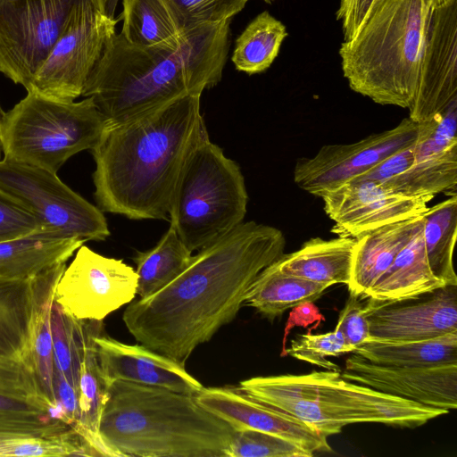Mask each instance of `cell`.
<instances>
[{
	"mask_svg": "<svg viewBox=\"0 0 457 457\" xmlns=\"http://www.w3.org/2000/svg\"><path fill=\"white\" fill-rule=\"evenodd\" d=\"M283 232L243 221L193 255L156 293L132 301L122 320L137 342L185 366L194 350L231 322L259 273L285 253Z\"/></svg>",
	"mask_w": 457,
	"mask_h": 457,
	"instance_id": "cell-1",
	"label": "cell"
},
{
	"mask_svg": "<svg viewBox=\"0 0 457 457\" xmlns=\"http://www.w3.org/2000/svg\"><path fill=\"white\" fill-rule=\"evenodd\" d=\"M200 99L189 95L125 120H106L91 149L100 210L131 220H169L182 170L209 137Z\"/></svg>",
	"mask_w": 457,
	"mask_h": 457,
	"instance_id": "cell-2",
	"label": "cell"
},
{
	"mask_svg": "<svg viewBox=\"0 0 457 457\" xmlns=\"http://www.w3.org/2000/svg\"><path fill=\"white\" fill-rule=\"evenodd\" d=\"M230 22L190 27L170 45L139 46L120 33L107 40L82 96L92 97L106 120H120L221 80L230 47Z\"/></svg>",
	"mask_w": 457,
	"mask_h": 457,
	"instance_id": "cell-3",
	"label": "cell"
},
{
	"mask_svg": "<svg viewBox=\"0 0 457 457\" xmlns=\"http://www.w3.org/2000/svg\"><path fill=\"white\" fill-rule=\"evenodd\" d=\"M235 431L195 395L123 380L106 387L99 423L115 457H227Z\"/></svg>",
	"mask_w": 457,
	"mask_h": 457,
	"instance_id": "cell-4",
	"label": "cell"
},
{
	"mask_svg": "<svg viewBox=\"0 0 457 457\" xmlns=\"http://www.w3.org/2000/svg\"><path fill=\"white\" fill-rule=\"evenodd\" d=\"M430 5L425 0H376L338 54L350 88L382 105L414 102Z\"/></svg>",
	"mask_w": 457,
	"mask_h": 457,
	"instance_id": "cell-5",
	"label": "cell"
},
{
	"mask_svg": "<svg viewBox=\"0 0 457 457\" xmlns=\"http://www.w3.org/2000/svg\"><path fill=\"white\" fill-rule=\"evenodd\" d=\"M340 371L253 377L241 381L238 387L327 437L355 423L415 428L449 413L349 381Z\"/></svg>",
	"mask_w": 457,
	"mask_h": 457,
	"instance_id": "cell-6",
	"label": "cell"
},
{
	"mask_svg": "<svg viewBox=\"0 0 457 457\" xmlns=\"http://www.w3.org/2000/svg\"><path fill=\"white\" fill-rule=\"evenodd\" d=\"M247 204L239 165L207 137L182 170L170 203V225L190 251H198L241 224Z\"/></svg>",
	"mask_w": 457,
	"mask_h": 457,
	"instance_id": "cell-7",
	"label": "cell"
},
{
	"mask_svg": "<svg viewBox=\"0 0 457 457\" xmlns=\"http://www.w3.org/2000/svg\"><path fill=\"white\" fill-rule=\"evenodd\" d=\"M105 123L92 97L61 101L27 92L3 115V158L57 173L69 158L94 147Z\"/></svg>",
	"mask_w": 457,
	"mask_h": 457,
	"instance_id": "cell-8",
	"label": "cell"
},
{
	"mask_svg": "<svg viewBox=\"0 0 457 457\" xmlns=\"http://www.w3.org/2000/svg\"><path fill=\"white\" fill-rule=\"evenodd\" d=\"M361 179L408 196L457 195V99L419 123L415 143L353 180Z\"/></svg>",
	"mask_w": 457,
	"mask_h": 457,
	"instance_id": "cell-9",
	"label": "cell"
},
{
	"mask_svg": "<svg viewBox=\"0 0 457 457\" xmlns=\"http://www.w3.org/2000/svg\"><path fill=\"white\" fill-rule=\"evenodd\" d=\"M0 189L31 212L46 230L84 241H104L111 234L103 211L69 187L57 173L3 158Z\"/></svg>",
	"mask_w": 457,
	"mask_h": 457,
	"instance_id": "cell-10",
	"label": "cell"
},
{
	"mask_svg": "<svg viewBox=\"0 0 457 457\" xmlns=\"http://www.w3.org/2000/svg\"><path fill=\"white\" fill-rule=\"evenodd\" d=\"M118 19L99 11L91 0H76L48 56L27 92L75 101L100 59Z\"/></svg>",
	"mask_w": 457,
	"mask_h": 457,
	"instance_id": "cell-11",
	"label": "cell"
},
{
	"mask_svg": "<svg viewBox=\"0 0 457 457\" xmlns=\"http://www.w3.org/2000/svg\"><path fill=\"white\" fill-rule=\"evenodd\" d=\"M76 0H0V72L27 90Z\"/></svg>",
	"mask_w": 457,
	"mask_h": 457,
	"instance_id": "cell-12",
	"label": "cell"
},
{
	"mask_svg": "<svg viewBox=\"0 0 457 457\" xmlns=\"http://www.w3.org/2000/svg\"><path fill=\"white\" fill-rule=\"evenodd\" d=\"M137 287V274L131 266L82 245L56 284L54 303L77 320L103 321L131 303Z\"/></svg>",
	"mask_w": 457,
	"mask_h": 457,
	"instance_id": "cell-13",
	"label": "cell"
},
{
	"mask_svg": "<svg viewBox=\"0 0 457 457\" xmlns=\"http://www.w3.org/2000/svg\"><path fill=\"white\" fill-rule=\"evenodd\" d=\"M418 135L419 123L408 117L390 129L357 142L323 145L314 156L297 160L293 171L294 181L301 189L320 197L412 145Z\"/></svg>",
	"mask_w": 457,
	"mask_h": 457,
	"instance_id": "cell-14",
	"label": "cell"
},
{
	"mask_svg": "<svg viewBox=\"0 0 457 457\" xmlns=\"http://www.w3.org/2000/svg\"><path fill=\"white\" fill-rule=\"evenodd\" d=\"M457 99V0L431 6L409 118L427 120Z\"/></svg>",
	"mask_w": 457,
	"mask_h": 457,
	"instance_id": "cell-15",
	"label": "cell"
},
{
	"mask_svg": "<svg viewBox=\"0 0 457 457\" xmlns=\"http://www.w3.org/2000/svg\"><path fill=\"white\" fill-rule=\"evenodd\" d=\"M368 299L370 340L420 341L457 333V285L400 301Z\"/></svg>",
	"mask_w": 457,
	"mask_h": 457,
	"instance_id": "cell-16",
	"label": "cell"
},
{
	"mask_svg": "<svg viewBox=\"0 0 457 457\" xmlns=\"http://www.w3.org/2000/svg\"><path fill=\"white\" fill-rule=\"evenodd\" d=\"M339 236L357 237L423 214L434 196H408L370 179L351 180L320 195Z\"/></svg>",
	"mask_w": 457,
	"mask_h": 457,
	"instance_id": "cell-17",
	"label": "cell"
},
{
	"mask_svg": "<svg viewBox=\"0 0 457 457\" xmlns=\"http://www.w3.org/2000/svg\"><path fill=\"white\" fill-rule=\"evenodd\" d=\"M341 376L352 382L447 411L457 407V363L401 367L371 362L353 353Z\"/></svg>",
	"mask_w": 457,
	"mask_h": 457,
	"instance_id": "cell-18",
	"label": "cell"
},
{
	"mask_svg": "<svg viewBox=\"0 0 457 457\" xmlns=\"http://www.w3.org/2000/svg\"><path fill=\"white\" fill-rule=\"evenodd\" d=\"M195 398L235 430L252 429L276 435L313 454L332 451L327 436L289 413L255 399L238 386H204Z\"/></svg>",
	"mask_w": 457,
	"mask_h": 457,
	"instance_id": "cell-19",
	"label": "cell"
},
{
	"mask_svg": "<svg viewBox=\"0 0 457 457\" xmlns=\"http://www.w3.org/2000/svg\"><path fill=\"white\" fill-rule=\"evenodd\" d=\"M100 371L105 386L116 380L196 395L204 386L175 361L146 346L121 343L104 333L95 337Z\"/></svg>",
	"mask_w": 457,
	"mask_h": 457,
	"instance_id": "cell-20",
	"label": "cell"
},
{
	"mask_svg": "<svg viewBox=\"0 0 457 457\" xmlns=\"http://www.w3.org/2000/svg\"><path fill=\"white\" fill-rule=\"evenodd\" d=\"M86 241L39 229L0 242V279H30L66 262Z\"/></svg>",
	"mask_w": 457,
	"mask_h": 457,
	"instance_id": "cell-21",
	"label": "cell"
},
{
	"mask_svg": "<svg viewBox=\"0 0 457 457\" xmlns=\"http://www.w3.org/2000/svg\"><path fill=\"white\" fill-rule=\"evenodd\" d=\"M421 215L377 228L355 237L347 284L350 293L366 296L408 242Z\"/></svg>",
	"mask_w": 457,
	"mask_h": 457,
	"instance_id": "cell-22",
	"label": "cell"
},
{
	"mask_svg": "<svg viewBox=\"0 0 457 457\" xmlns=\"http://www.w3.org/2000/svg\"><path fill=\"white\" fill-rule=\"evenodd\" d=\"M424 217L421 215L408 242L365 298L377 301H400L418 296L445 284L432 273L423 239Z\"/></svg>",
	"mask_w": 457,
	"mask_h": 457,
	"instance_id": "cell-23",
	"label": "cell"
},
{
	"mask_svg": "<svg viewBox=\"0 0 457 457\" xmlns=\"http://www.w3.org/2000/svg\"><path fill=\"white\" fill-rule=\"evenodd\" d=\"M355 237H313L296 251L284 253L275 262L282 272L312 282L347 285Z\"/></svg>",
	"mask_w": 457,
	"mask_h": 457,
	"instance_id": "cell-24",
	"label": "cell"
},
{
	"mask_svg": "<svg viewBox=\"0 0 457 457\" xmlns=\"http://www.w3.org/2000/svg\"><path fill=\"white\" fill-rule=\"evenodd\" d=\"M33 312L34 278L0 279V358L31 367Z\"/></svg>",
	"mask_w": 457,
	"mask_h": 457,
	"instance_id": "cell-25",
	"label": "cell"
},
{
	"mask_svg": "<svg viewBox=\"0 0 457 457\" xmlns=\"http://www.w3.org/2000/svg\"><path fill=\"white\" fill-rule=\"evenodd\" d=\"M65 267L66 262L60 263L34 278L30 362L39 389L52 405L54 411V359L51 313L55 287Z\"/></svg>",
	"mask_w": 457,
	"mask_h": 457,
	"instance_id": "cell-26",
	"label": "cell"
},
{
	"mask_svg": "<svg viewBox=\"0 0 457 457\" xmlns=\"http://www.w3.org/2000/svg\"><path fill=\"white\" fill-rule=\"evenodd\" d=\"M120 34L139 46L170 45L190 28L171 0H121Z\"/></svg>",
	"mask_w": 457,
	"mask_h": 457,
	"instance_id": "cell-27",
	"label": "cell"
},
{
	"mask_svg": "<svg viewBox=\"0 0 457 457\" xmlns=\"http://www.w3.org/2000/svg\"><path fill=\"white\" fill-rule=\"evenodd\" d=\"M103 326V321L84 320V350L78 388L79 419L73 428L92 445L98 456H113L99 436L106 386L100 371L95 337Z\"/></svg>",
	"mask_w": 457,
	"mask_h": 457,
	"instance_id": "cell-28",
	"label": "cell"
},
{
	"mask_svg": "<svg viewBox=\"0 0 457 457\" xmlns=\"http://www.w3.org/2000/svg\"><path fill=\"white\" fill-rule=\"evenodd\" d=\"M275 262L259 273L244 302L270 320L287 310L314 303L329 287L286 274L279 270Z\"/></svg>",
	"mask_w": 457,
	"mask_h": 457,
	"instance_id": "cell-29",
	"label": "cell"
},
{
	"mask_svg": "<svg viewBox=\"0 0 457 457\" xmlns=\"http://www.w3.org/2000/svg\"><path fill=\"white\" fill-rule=\"evenodd\" d=\"M353 353L371 362L401 367H432L457 363V333L407 342L369 340Z\"/></svg>",
	"mask_w": 457,
	"mask_h": 457,
	"instance_id": "cell-30",
	"label": "cell"
},
{
	"mask_svg": "<svg viewBox=\"0 0 457 457\" xmlns=\"http://www.w3.org/2000/svg\"><path fill=\"white\" fill-rule=\"evenodd\" d=\"M192 253L170 225L152 249L137 252L133 261L139 297L156 293L177 278L190 263Z\"/></svg>",
	"mask_w": 457,
	"mask_h": 457,
	"instance_id": "cell-31",
	"label": "cell"
},
{
	"mask_svg": "<svg viewBox=\"0 0 457 457\" xmlns=\"http://www.w3.org/2000/svg\"><path fill=\"white\" fill-rule=\"evenodd\" d=\"M287 35L286 26L263 11L237 37L231 62L238 71L248 75L264 72L278 57Z\"/></svg>",
	"mask_w": 457,
	"mask_h": 457,
	"instance_id": "cell-32",
	"label": "cell"
},
{
	"mask_svg": "<svg viewBox=\"0 0 457 457\" xmlns=\"http://www.w3.org/2000/svg\"><path fill=\"white\" fill-rule=\"evenodd\" d=\"M423 239L428 265L445 285H457L453 254L457 232V195L423 213Z\"/></svg>",
	"mask_w": 457,
	"mask_h": 457,
	"instance_id": "cell-33",
	"label": "cell"
},
{
	"mask_svg": "<svg viewBox=\"0 0 457 457\" xmlns=\"http://www.w3.org/2000/svg\"><path fill=\"white\" fill-rule=\"evenodd\" d=\"M51 330L54 366L78 391L84 350V320L68 315L54 301Z\"/></svg>",
	"mask_w": 457,
	"mask_h": 457,
	"instance_id": "cell-34",
	"label": "cell"
},
{
	"mask_svg": "<svg viewBox=\"0 0 457 457\" xmlns=\"http://www.w3.org/2000/svg\"><path fill=\"white\" fill-rule=\"evenodd\" d=\"M312 453L281 436L252 429L236 430L227 457H312Z\"/></svg>",
	"mask_w": 457,
	"mask_h": 457,
	"instance_id": "cell-35",
	"label": "cell"
},
{
	"mask_svg": "<svg viewBox=\"0 0 457 457\" xmlns=\"http://www.w3.org/2000/svg\"><path fill=\"white\" fill-rule=\"evenodd\" d=\"M354 348L348 345L341 332L335 328L324 334H301L291 340L287 354L295 359L307 361L328 370H341L330 356L353 353Z\"/></svg>",
	"mask_w": 457,
	"mask_h": 457,
	"instance_id": "cell-36",
	"label": "cell"
},
{
	"mask_svg": "<svg viewBox=\"0 0 457 457\" xmlns=\"http://www.w3.org/2000/svg\"><path fill=\"white\" fill-rule=\"evenodd\" d=\"M250 0H171L188 27L231 20Z\"/></svg>",
	"mask_w": 457,
	"mask_h": 457,
	"instance_id": "cell-37",
	"label": "cell"
},
{
	"mask_svg": "<svg viewBox=\"0 0 457 457\" xmlns=\"http://www.w3.org/2000/svg\"><path fill=\"white\" fill-rule=\"evenodd\" d=\"M0 419L25 421L58 420L46 399L3 389H0Z\"/></svg>",
	"mask_w": 457,
	"mask_h": 457,
	"instance_id": "cell-38",
	"label": "cell"
},
{
	"mask_svg": "<svg viewBox=\"0 0 457 457\" xmlns=\"http://www.w3.org/2000/svg\"><path fill=\"white\" fill-rule=\"evenodd\" d=\"M44 229L42 223L17 200L0 189V242Z\"/></svg>",
	"mask_w": 457,
	"mask_h": 457,
	"instance_id": "cell-39",
	"label": "cell"
},
{
	"mask_svg": "<svg viewBox=\"0 0 457 457\" xmlns=\"http://www.w3.org/2000/svg\"><path fill=\"white\" fill-rule=\"evenodd\" d=\"M362 296L350 293L341 310L336 328L343 335L345 342L354 349L370 340V327L365 314L366 303Z\"/></svg>",
	"mask_w": 457,
	"mask_h": 457,
	"instance_id": "cell-40",
	"label": "cell"
},
{
	"mask_svg": "<svg viewBox=\"0 0 457 457\" xmlns=\"http://www.w3.org/2000/svg\"><path fill=\"white\" fill-rule=\"evenodd\" d=\"M70 428V426L56 419L39 421L0 419V457H2L5 445L12 440L53 436L62 433Z\"/></svg>",
	"mask_w": 457,
	"mask_h": 457,
	"instance_id": "cell-41",
	"label": "cell"
},
{
	"mask_svg": "<svg viewBox=\"0 0 457 457\" xmlns=\"http://www.w3.org/2000/svg\"><path fill=\"white\" fill-rule=\"evenodd\" d=\"M0 389L46 399L32 368L19 361L0 358Z\"/></svg>",
	"mask_w": 457,
	"mask_h": 457,
	"instance_id": "cell-42",
	"label": "cell"
},
{
	"mask_svg": "<svg viewBox=\"0 0 457 457\" xmlns=\"http://www.w3.org/2000/svg\"><path fill=\"white\" fill-rule=\"evenodd\" d=\"M53 389L54 409L56 418L73 428L79 419L78 391L55 366Z\"/></svg>",
	"mask_w": 457,
	"mask_h": 457,
	"instance_id": "cell-43",
	"label": "cell"
},
{
	"mask_svg": "<svg viewBox=\"0 0 457 457\" xmlns=\"http://www.w3.org/2000/svg\"><path fill=\"white\" fill-rule=\"evenodd\" d=\"M376 0H340L336 17L340 21L344 41L357 32Z\"/></svg>",
	"mask_w": 457,
	"mask_h": 457,
	"instance_id": "cell-44",
	"label": "cell"
},
{
	"mask_svg": "<svg viewBox=\"0 0 457 457\" xmlns=\"http://www.w3.org/2000/svg\"><path fill=\"white\" fill-rule=\"evenodd\" d=\"M94 5L101 12H106L107 0H91Z\"/></svg>",
	"mask_w": 457,
	"mask_h": 457,
	"instance_id": "cell-45",
	"label": "cell"
},
{
	"mask_svg": "<svg viewBox=\"0 0 457 457\" xmlns=\"http://www.w3.org/2000/svg\"><path fill=\"white\" fill-rule=\"evenodd\" d=\"M4 113V112L2 111L1 106H0V159L3 154L2 139H1V126H2V119H3Z\"/></svg>",
	"mask_w": 457,
	"mask_h": 457,
	"instance_id": "cell-46",
	"label": "cell"
},
{
	"mask_svg": "<svg viewBox=\"0 0 457 457\" xmlns=\"http://www.w3.org/2000/svg\"><path fill=\"white\" fill-rule=\"evenodd\" d=\"M427 2L428 4H429L430 6H435V5H437V4H442L443 2H445V0H425Z\"/></svg>",
	"mask_w": 457,
	"mask_h": 457,
	"instance_id": "cell-47",
	"label": "cell"
},
{
	"mask_svg": "<svg viewBox=\"0 0 457 457\" xmlns=\"http://www.w3.org/2000/svg\"><path fill=\"white\" fill-rule=\"evenodd\" d=\"M262 1H264L267 4H271L274 0H262Z\"/></svg>",
	"mask_w": 457,
	"mask_h": 457,
	"instance_id": "cell-48",
	"label": "cell"
}]
</instances>
